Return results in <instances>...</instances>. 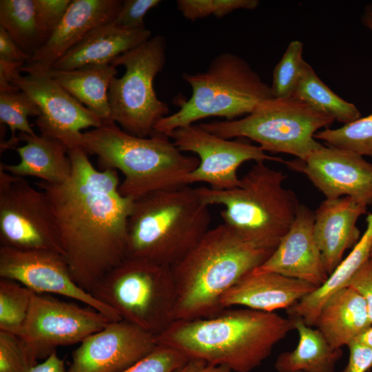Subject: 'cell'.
Returning a JSON list of instances; mask_svg holds the SVG:
<instances>
[{
	"mask_svg": "<svg viewBox=\"0 0 372 372\" xmlns=\"http://www.w3.org/2000/svg\"><path fill=\"white\" fill-rule=\"evenodd\" d=\"M149 30H127L107 23L87 34L52 65L50 70H72L111 64L118 56L152 37Z\"/></svg>",
	"mask_w": 372,
	"mask_h": 372,
	"instance_id": "7402d4cb",
	"label": "cell"
},
{
	"mask_svg": "<svg viewBox=\"0 0 372 372\" xmlns=\"http://www.w3.org/2000/svg\"><path fill=\"white\" fill-rule=\"evenodd\" d=\"M120 0H72L46 42L26 61L21 72H44L96 28L112 22Z\"/></svg>",
	"mask_w": 372,
	"mask_h": 372,
	"instance_id": "d6986e66",
	"label": "cell"
},
{
	"mask_svg": "<svg viewBox=\"0 0 372 372\" xmlns=\"http://www.w3.org/2000/svg\"><path fill=\"white\" fill-rule=\"evenodd\" d=\"M30 372H68V370L63 360L54 351L42 362L35 365Z\"/></svg>",
	"mask_w": 372,
	"mask_h": 372,
	"instance_id": "ee69618b",
	"label": "cell"
},
{
	"mask_svg": "<svg viewBox=\"0 0 372 372\" xmlns=\"http://www.w3.org/2000/svg\"><path fill=\"white\" fill-rule=\"evenodd\" d=\"M174 372H233L227 367L213 364L203 360L189 358Z\"/></svg>",
	"mask_w": 372,
	"mask_h": 372,
	"instance_id": "7bdbcfd3",
	"label": "cell"
},
{
	"mask_svg": "<svg viewBox=\"0 0 372 372\" xmlns=\"http://www.w3.org/2000/svg\"><path fill=\"white\" fill-rule=\"evenodd\" d=\"M361 21L364 26L372 31V3L364 8Z\"/></svg>",
	"mask_w": 372,
	"mask_h": 372,
	"instance_id": "bcb514c9",
	"label": "cell"
},
{
	"mask_svg": "<svg viewBox=\"0 0 372 372\" xmlns=\"http://www.w3.org/2000/svg\"><path fill=\"white\" fill-rule=\"evenodd\" d=\"M293 96L303 101L314 110L343 124L352 122L361 116L358 108L333 92L307 62Z\"/></svg>",
	"mask_w": 372,
	"mask_h": 372,
	"instance_id": "83f0119b",
	"label": "cell"
},
{
	"mask_svg": "<svg viewBox=\"0 0 372 372\" xmlns=\"http://www.w3.org/2000/svg\"><path fill=\"white\" fill-rule=\"evenodd\" d=\"M273 251L251 245L223 223L209 229L171 267L176 293V320L220 312L224 294Z\"/></svg>",
	"mask_w": 372,
	"mask_h": 372,
	"instance_id": "3957f363",
	"label": "cell"
},
{
	"mask_svg": "<svg viewBox=\"0 0 372 372\" xmlns=\"http://www.w3.org/2000/svg\"><path fill=\"white\" fill-rule=\"evenodd\" d=\"M366 221V229L352 251L324 284L287 309L289 318H298L309 326H314L327 300L338 291L347 287L354 274L369 260L372 245V212L368 214Z\"/></svg>",
	"mask_w": 372,
	"mask_h": 372,
	"instance_id": "d4e9b609",
	"label": "cell"
},
{
	"mask_svg": "<svg viewBox=\"0 0 372 372\" xmlns=\"http://www.w3.org/2000/svg\"><path fill=\"white\" fill-rule=\"evenodd\" d=\"M304 174L327 199L349 197L372 203V163L353 152L322 145L305 160L285 161Z\"/></svg>",
	"mask_w": 372,
	"mask_h": 372,
	"instance_id": "2e32d148",
	"label": "cell"
},
{
	"mask_svg": "<svg viewBox=\"0 0 372 372\" xmlns=\"http://www.w3.org/2000/svg\"><path fill=\"white\" fill-rule=\"evenodd\" d=\"M294 329V320L289 317L231 307L208 318L175 320L156 340L189 358L225 366L233 372H250Z\"/></svg>",
	"mask_w": 372,
	"mask_h": 372,
	"instance_id": "7a4b0ae2",
	"label": "cell"
},
{
	"mask_svg": "<svg viewBox=\"0 0 372 372\" xmlns=\"http://www.w3.org/2000/svg\"><path fill=\"white\" fill-rule=\"evenodd\" d=\"M15 85L39 107L35 123L41 135L59 140L68 149L82 148L83 130L103 125L96 115L46 72L21 75Z\"/></svg>",
	"mask_w": 372,
	"mask_h": 372,
	"instance_id": "9a60e30c",
	"label": "cell"
},
{
	"mask_svg": "<svg viewBox=\"0 0 372 372\" xmlns=\"http://www.w3.org/2000/svg\"><path fill=\"white\" fill-rule=\"evenodd\" d=\"M35 292L21 283L0 279V331L17 335L28 316Z\"/></svg>",
	"mask_w": 372,
	"mask_h": 372,
	"instance_id": "4dcf8cb0",
	"label": "cell"
},
{
	"mask_svg": "<svg viewBox=\"0 0 372 372\" xmlns=\"http://www.w3.org/2000/svg\"><path fill=\"white\" fill-rule=\"evenodd\" d=\"M166 47L165 37L156 35L111 63L125 69L109 87L112 119L131 135L152 136L156 125L169 115L167 104L158 98L154 87V79L165 64Z\"/></svg>",
	"mask_w": 372,
	"mask_h": 372,
	"instance_id": "30bf717a",
	"label": "cell"
},
{
	"mask_svg": "<svg viewBox=\"0 0 372 372\" xmlns=\"http://www.w3.org/2000/svg\"><path fill=\"white\" fill-rule=\"evenodd\" d=\"M25 63L0 60V92L19 90L15 85Z\"/></svg>",
	"mask_w": 372,
	"mask_h": 372,
	"instance_id": "b9f144b4",
	"label": "cell"
},
{
	"mask_svg": "<svg viewBox=\"0 0 372 372\" xmlns=\"http://www.w3.org/2000/svg\"><path fill=\"white\" fill-rule=\"evenodd\" d=\"M354 341L363 344L372 349V325L358 335Z\"/></svg>",
	"mask_w": 372,
	"mask_h": 372,
	"instance_id": "f6af8a7d",
	"label": "cell"
},
{
	"mask_svg": "<svg viewBox=\"0 0 372 372\" xmlns=\"http://www.w3.org/2000/svg\"><path fill=\"white\" fill-rule=\"evenodd\" d=\"M0 277L17 281L37 293H54L90 307L112 321L117 312L74 281L64 256L52 251H25L0 247Z\"/></svg>",
	"mask_w": 372,
	"mask_h": 372,
	"instance_id": "5bb4252c",
	"label": "cell"
},
{
	"mask_svg": "<svg viewBox=\"0 0 372 372\" xmlns=\"http://www.w3.org/2000/svg\"><path fill=\"white\" fill-rule=\"evenodd\" d=\"M44 72L96 115L103 123H114L108 90L117 74L115 66L106 64L72 70H49Z\"/></svg>",
	"mask_w": 372,
	"mask_h": 372,
	"instance_id": "484cf974",
	"label": "cell"
},
{
	"mask_svg": "<svg viewBox=\"0 0 372 372\" xmlns=\"http://www.w3.org/2000/svg\"><path fill=\"white\" fill-rule=\"evenodd\" d=\"M316 289L307 282L277 273L252 271L224 294L220 305L223 309L240 307L265 312L287 310Z\"/></svg>",
	"mask_w": 372,
	"mask_h": 372,
	"instance_id": "44dd1931",
	"label": "cell"
},
{
	"mask_svg": "<svg viewBox=\"0 0 372 372\" xmlns=\"http://www.w3.org/2000/svg\"><path fill=\"white\" fill-rule=\"evenodd\" d=\"M347 287L353 289L363 297L372 323V261L370 259L354 274Z\"/></svg>",
	"mask_w": 372,
	"mask_h": 372,
	"instance_id": "f35d334b",
	"label": "cell"
},
{
	"mask_svg": "<svg viewBox=\"0 0 372 372\" xmlns=\"http://www.w3.org/2000/svg\"><path fill=\"white\" fill-rule=\"evenodd\" d=\"M369 259L372 261V245H371V247Z\"/></svg>",
	"mask_w": 372,
	"mask_h": 372,
	"instance_id": "7dc6e473",
	"label": "cell"
},
{
	"mask_svg": "<svg viewBox=\"0 0 372 372\" xmlns=\"http://www.w3.org/2000/svg\"><path fill=\"white\" fill-rule=\"evenodd\" d=\"M68 154L69 180H40L37 186L48 199L72 276L90 293L127 257V223L134 200L120 194L117 170H97L81 147Z\"/></svg>",
	"mask_w": 372,
	"mask_h": 372,
	"instance_id": "6da1fadb",
	"label": "cell"
},
{
	"mask_svg": "<svg viewBox=\"0 0 372 372\" xmlns=\"http://www.w3.org/2000/svg\"><path fill=\"white\" fill-rule=\"evenodd\" d=\"M25 145L15 148L20 161L14 165L0 163V167L18 177L33 176L53 184L69 180L72 165L68 148L59 140L45 136L19 133Z\"/></svg>",
	"mask_w": 372,
	"mask_h": 372,
	"instance_id": "603a6c76",
	"label": "cell"
},
{
	"mask_svg": "<svg viewBox=\"0 0 372 372\" xmlns=\"http://www.w3.org/2000/svg\"><path fill=\"white\" fill-rule=\"evenodd\" d=\"M334 121L291 96L269 99L240 118L199 125L224 138H244L254 141L265 152L287 154L305 160L322 145L315 134Z\"/></svg>",
	"mask_w": 372,
	"mask_h": 372,
	"instance_id": "9c48e42d",
	"label": "cell"
},
{
	"mask_svg": "<svg viewBox=\"0 0 372 372\" xmlns=\"http://www.w3.org/2000/svg\"><path fill=\"white\" fill-rule=\"evenodd\" d=\"M1 246L63 254L48 199L23 178L0 167Z\"/></svg>",
	"mask_w": 372,
	"mask_h": 372,
	"instance_id": "8fae6325",
	"label": "cell"
},
{
	"mask_svg": "<svg viewBox=\"0 0 372 372\" xmlns=\"http://www.w3.org/2000/svg\"><path fill=\"white\" fill-rule=\"evenodd\" d=\"M303 43L291 41L274 68L271 90L273 97L287 98L293 95L302 75L305 61L302 57Z\"/></svg>",
	"mask_w": 372,
	"mask_h": 372,
	"instance_id": "d6a6232c",
	"label": "cell"
},
{
	"mask_svg": "<svg viewBox=\"0 0 372 372\" xmlns=\"http://www.w3.org/2000/svg\"><path fill=\"white\" fill-rule=\"evenodd\" d=\"M366 208L345 196L325 198L314 211L313 236L329 276L342 261L345 251L360 239L357 222Z\"/></svg>",
	"mask_w": 372,
	"mask_h": 372,
	"instance_id": "ffe728a7",
	"label": "cell"
},
{
	"mask_svg": "<svg viewBox=\"0 0 372 372\" xmlns=\"http://www.w3.org/2000/svg\"><path fill=\"white\" fill-rule=\"evenodd\" d=\"M112 321L90 307H82L35 293L26 320L17 335L36 360H45L57 347L81 343Z\"/></svg>",
	"mask_w": 372,
	"mask_h": 372,
	"instance_id": "7c38bea8",
	"label": "cell"
},
{
	"mask_svg": "<svg viewBox=\"0 0 372 372\" xmlns=\"http://www.w3.org/2000/svg\"><path fill=\"white\" fill-rule=\"evenodd\" d=\"M182 76L192 95L177 100L179 110L162 118L155 132L169 136L179 127L211 116L238 119L273 97L271 86L243 58L229 52L215 56L205 71L185 72Z\"/></svg>",
	"mask_w": 372,
	"mask_h": 372,
	"instance_id": "52a82bcc",
	"label": "cell"
},
{
	"mask_svg": "<svg viewBox=\"0 0 372 372\" xmlns=\"http://www.w3.org/2000/svg\"><path fill=\"white\" fill-rule=\"evenodd\" d=\"M90 293L122 320L155 336L176 320V293L170 267L127 256Z\"/></svg>",
	"mask_w": 372,
	"mask_h": 372,
	"instance_id": "ba28073f",
	"label": "cell"
},
{
	"mask_svg": "<svg viewBox=\"0 0 372 372\" xmlns=\"http://www.w3.org/2000/svg\"><path fill=\"white\" fill-rule=\"evenodd\" d=\"M349 361L342 372H366L372 368V349L357 341L348 346Z\"/></svg>",
	"mask_w": 372,
	"mask_h": 372,
	"instance_id": "ab89813d",
	"label": "cell"
},
{
	"mask_svg": "<svg viewBox=\"0 0 372 372\" xmlns=\"http://www.w3.org/2000/svg\"><path fill=\"white\" fill-rule=\"evenodd\" d=\"M287 176L255 162L231 189L194 188L202 203L223 207V223L251 245L273 251L291 227L300 204L295 193L284 186Z\"/></svg>",
	"mask_w": 372,
	"mask_h": 372,
	"instance_id": "5b68a950",
	"label": "cell"
},
{
	"mask_svg": "<svg viewBox=\"0 0 372 372\" xmlns=\"http://www.w3.org/2000/svg\"><path fill=\"white\" fill-rule=\"evenodd\" d=\"M155 132L148 137L131 135L115 123H103L83 133L82 148L95 155L103 169L119 170L124 176L120 194L134 200L149 194L180 188L199 164L172 140Z\"/></svg>",
	"mask_w": 372,
	"mask_h": 372,
	"instance_id": "277c9868",
	"label": "cell"
},
{
	"mask_svg": "<svg viewBox=\"0 0 372 372\" xmlns=\"http://www.w3.org/2000/svg\"><path fill=\"white\" fill-rule=\"evenodd\" d=\"M188 359L180 351L158 344L145 357L122 372H174Z\"/></svg>",
	"mask_w": 372,
	"mask_h": 372,
	"instance_id": "d590c367",
	"label": "cell"
},
{
	"mask_svg": "<svg viewBox=\"0 0 372 372\" xmlns=\"http://www.w3.org/2000/svg\"><path fill=\"white\" fill-rule=\"evenodd\" d=\"M209 206L187 186L158 191L134 202L127 256L172 267L209 229Z\"/></svg>",
	"mask_w": 372,
	"mask_h": 372,
	"instance_id": "8992f818",
	"label": "cell"
},
{
	"mask_svg": "<svg viewBox=\"0 0 372 372\" xmlns=\"http://www.w3.org/2000/svg\"><path fill=\"white\" fill-rule=\"evenodd\" d=\"M314 212L300 204L278 245L255 273L273 272L307 282L317 288L329 277L313 236Z\"/></svg>",
	"mask_w": 372,
	"mask_h": 372,
	"instance_id": "ac0fdd59",
	"label": "cell"
},
{
	"mask_svg": "<svg viewBox=\"0 0 372 372\" xmlns=\"http://www.w3.org/2000/svg\"><path fill=\"white\" fill-rule=\"evenodd\" d=\"M37 364L19 336L0 331V372H30Z\"/></svg>",
	"mask_w": 372,
	"mask_h": 372,
	"instance_id": "e575fe53",
	"label": "cell"
},
{
	"mask_svg": "<svg viewBox=\"0 0 372 372\" xmlns=\"http://www.w3.org/2000/svg\"><path fill=\"white\" fill-rule=\"evenodd\" d=\"M178 10L188 20L195 21L209 16L222 18L237 10H254L258 0H178Z\"/></svg>",
	"mask_w": 372,
	"mask_h": 372,
	"instance_id": "836d02e7",
	"label": "cell"
},
{
	"mask_svg": "<svg viewBox=\"0 0 372 372\" xmlns=\"http://www.w3.org/2000/svg\"><path fill=\"white\" fill-rule=\"evenodd\" d=\"M315 138L328 146L372 158V113L338 128L320 130Z\"/></svg>",
	"mask_w": 372,
	"mask_h": 372,
	"instance_id": "1f68e13d",
	"label": "cell"
},
{
	"mask_svg": "<svg viewBox=\"0 0 372 372\" xmlns=\"http://www.w3.org/2000/svg\"><path fill=\"white\" fill-rule=\"evenodd\" d=\"M30 57L0 26V60L25 63Z\"/></svg>",
	"mask_w": 372,
	"mask_h": 372,
	"instance_id": "60d3db41",
	"label": "cell"
},
{
	"mask_svg": "<svg viewBox=\"0 0 372 372\" xmlns=\"http://www.w3.org/2000/svg\"><path fill=\"white\" fill-rule=\"evenodd\" d=\"M299 335L296 348L280 354L275 362L278 372H334L342 355L341 349L330 346L321 332L292 318Z\"/></svg>",
	"mask_w": 372,
	"mask_h": 372,
	"instance_id": "4316f807",
	"label": "cell"
},
{
	"mask_svg": "<svg viewBox=\"0 0 372 372\" xmlns=\"http://www.w3.org/2000/svg\"><path fill=\"white\" fill-rule=\"evenodd\" d=\"M39 114L35 103L21 90L0 92V121L8 125L12 133L10 139L1 145V152L17 145L19 141L15 136L17 131L35 136L28 117H37Z\"/></svg>",
	"mask_w": 372,
	"mask_h": 372,
	"instance_id": "f546056e",
	"label": "cell"
},
{
	"mask_svg": "<svg viewBox=\"0 0 372 372\" xmlns=\"http://www.w3.org/2000/svg\"><path fill=\"white\" fill-rule=\"evenodd\" d=\"M169 137L181 152L198 156L199 164L185 177V185L205 183L213 189H229L238 185L240 178L237 171L244 163L285 161L268 154L244 138H224L204 130L199 124L179 127Z\"/></svg>",
	"mask_w": 372,
	"mask_h": 372,
	"instance_id": "4fadbf2b",
	"label": "cell"
},
{
	"mask_svg": "<svg viewBox=\"0 0 372 372\" xmlns=\"http://www.w3.org/2000/svg\"><path fill=\"white\" fill-rule=\"evenodd\" d=\"M0 26L30 56L46 41L34 0H1Z\"/></svg>",
	"mask_w": 372,
	"mask_h": 372,
	"instance_id": "f1b7e54d",
	"label": "cell"
},
{
	"mask_svg": "<svg viewBox=\"0 0 372 372\" xmlns=\"http://www.w3.org/2000/svg\"><path fill=\"white\" fill-rule=\"evenodd\" d=\"M72 1L34 0L39 23L46 41L61 22Z\"/></svg>",
	"mask_w": 372,
	"mask_h": 372,
	"instance_id": "74e56055",
	"label": "cell"
},
{
	"mask_svg": "<svg viewBox=\"0 0 372 372\" xmlns=\"http://www.w3.org/2000/svg\"><path fill=\"white\" fill-rule=\"evenodd\" d=\"M371 325L363 297L347 287L327 300L314 326L331 347L341 349L348 346Z\"/></svg>",
	"mask_w": 372,
	"mask_h": 372,
	"instance_id": "cb8c5ba5",
	"label": "cell"
},
{
	"mask_svg": "<svg viewBox=\"0 0 372 372\" xmlns=\"http://www.w3.org/2000/svg\"><path fill=\"white\" fill-rule=\"evenodd\" d=\"M161 3L160 0H125L112 21L127 30L145 29L144 17L147 12Z\"/></svg>",
	"mask_w": 372,
	"mask_h": 372,
	"instance_id": "8d00e7d4",
	"label": "cell"
},
{
	"mask_svg": "<svg viewBox=\"0 0 372 372\" xmlns=\"http://www.w3.org/2000/svg\"><path fill=\"white\" fill-rule=\"evenodd\" d=\"M157 344L152 333L123 320L112 321L81 342L68 372H122Z\"/></svg>",
	"mask_w": 372,
	"mask_h": 372,
	"instance_id": "e0dca14e",
	"label": "cell"
}]
</instances>
